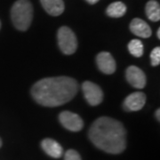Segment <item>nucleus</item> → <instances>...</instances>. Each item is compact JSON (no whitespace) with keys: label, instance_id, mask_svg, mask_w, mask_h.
I'll return each mask as SVG.
<instances>
[{"label":"nucleus","instance_id":"f3484780","mask_svg":"<svg viewBox=\"0 0 160 160\" xmlns=\"http://www.w3.org/2000/svg\"><path fill=\"white\" fill-rule=\"evenodd\" d=\"M64 160H81L79 154L74 149H69L64 156Z\"/></svg>","mask_w":160,"mask_h":160},{"label":"nucleus","instance_id":"9b49d317","mask_svg":"<svg viewBox=\"0 0 160 160\" xmlns=\"http://www.w3.org/2000/svg\"><path fill=\"white\" fill-rule=\"evenodd\" d=\"M41 146L46 154L49 155L52 158H59L62 156V147L61 146L60 143H58L56 141L52 139L47 138V139L43 140L41 142Z\"/></svg>","mask_w":160,"mask_h":160},{"label":"nucleus","instance_id":"aec40b11","mask_svg":"<svg viewBox=\"0 0 160 160\" xmlns=\"http://www.w3.org/2000/svg\"><path fill=\"white\" fill-rule=\"evenodd\" d=\"M157 37H158V38L159 39V38H160V29H158V33H157Z\"/></svg>","mask_w":160,"mask_h":160},{"label":"nucleus","instance_id":"0eeeda50","mask_svg":"<svg viewBox=\"0 0 160 160\" xmlns=\"http://www.w3.org/2000/svg\"><path fill=\"white\" fill-rule=\"evenodd\" d=\"M126 78L129 84L135 88L142 89L146 86V76L142 70L136 66H130L126 69Z\"/></svg>","mask_w":160,"mask_h":160},{"label":"nucleus","instance_id":"9d476101","mask_svg":"<svg viewBox=\"0 0 160 160\" xmlns=\"http://www.w3.org/2000/svg\"><path fill=\"white\" fill-rule=\"evenodd\" d=\"M130 30L133 35L143 38H148L152 33L149 24L139 18H135L130 23Z\"/></svg>","mask_w":160,"mask_h":160},{"label":"nucleus","instance_id":"a211bd4d","mask_svg":"<svg viewBox=\"0 0 160 160\" xmlns=\"http://www.w3.org/2000/svg\"><path fill=\"white\" fill-rule=\"evenodd\" d=\"M87 3H89L90 5H94V4H96L98 1H100V0H86Z\"/></svg>","mask_w":160,"mask_h":160},{"label":"nucleus","instance_id":"412c9836","mask_svg":"<svg viewBox=\"0 0 160 160\" xmlns=\"http://www.w3.org/2000/svg\"><path fill=\"white\" fill-rule=\"evenodd\" d=\"M1 146H2V141H1V139H0V148H1Z\"/></svg>","mask_w":160,"mask_h":160},{"label":"nucleus","instance_id":"20e7f679","mask_svg":"<svg viewBox=\"0 0 160 160\" xmlns=\"http://www.w3.org/2000/svg\"><path fill=\"white\" fill-rule=\"evenodd\" d=\"M57 38L59 47L64 54L70 55L77 51L78 48L77 37L69 27L66 26L61 27L58 30Z\"/></svg>","mask_w":160,"mask_h":160},{"label":"nucleus","instance_id":"39448f33","mask_svg":"<svg viewBox=\"0 0 160 160\" xmlns=\"http://www.w3.org/2000/svg\"><path fill=\"white\" fill-rule=\"evenodd\" d=\"M82 90L86 102L91 106H97L102 102L103 92L101 87L96 84L90 81H86L82 85Z\"/></svg>","mask_w":160,"mask_h":160},{"label":"nucleus","instance_id":"2eb2a0df","mask_svg":"<svg viewBox=\"0 0 160 160\" xmlns=\"http://www.w3.org/2000/svg\"><path fill=\"white\" fill-rule=\"evenodd\" d=\"M128 50L132 56L141 57L143 54V45L139 39H132L128 44Z\"/></svg>","mask_w":160,"mask_h":160},{"label":"nucleus","instance_id":"f8f14e48","mask_svg":"<svg viewBox=\"0 0 160 160\" xmlns=\"http://www.w3.org/2000/svg\"><path fill=\"white\" fill-rule=\"evenodd\" d=\"M43 8L52 16H59L64 12V3L62 0H40Z\"/></svg>","mask_w":160,"mask_h":160},{"label":"nucleus","instance_id":"f03ea898","mask_svg":"<svg viewBox=\"0 0 160 160\" xmlns=\"http://www.w3.org/2000/svg\"><path fill=\"white\" fill-rule=\"evenodd\" d=\"M89 138L98 149L109 154H119L126 148V131L123 124L109 117L99 118L92 123Z\"/></svg>","mask_w":160,"mask_h":160},{"label":"nucleus","instance_id":"6e6552de","mask_svg":"<svg viewBox=\"0 0 160 160\" xmlns=\"http://www.w3.org/2000/svg\"><path fill=\"white\" fill-rule=\"evenodd\" d=\"M146 102V94L142 92H135L126 98L123 107L127 111H138L142 109Z\"/></svg>","mask_w":160,"mask_h":160},{"label":"nucleus","instance_id":"1a4fd4ad","mask_svg":"<svg viewBox=\"0 0 160 160\" xmlns=\"http://www.w3.org/2000/svg\"><path fill=\"white\" fill-rule=\"evenodd\" d=\"M99 69L104 74H113L116 71V62L112 55L108 52H102L96 57Z\"/></svg>","mask_w":160,"mask_h":160},{"label":"nucleus","instance_id":"ddd939ff","mask_svg":"<svg viewBox=\"0 0 160 160\" xmlns=\"http://www.w3.org/2000/svg\"><path fill=\"white\" fill-rule=\"evenodd\" d=\"M126 12V6L122 2L111 3L106 9V13L109 17L120 18Z\"/></svg>","mask_w":160,"mask_h":160},{"label":"nucleus","instance_id":"4468645a","mask_svg":"<svg viewBox=\"0 0 160 160\" xmlns=\"http://www.w3.org/2000/svg\"><path fill=\"white\" fill-rule=\"evenodd\" d=\"M146 15L152 22H158L160 20V6L159 4L155 1L150 0L147 4L145 7Z\"/></svg>","mask_w":160,"mask_h":160},{"label":"nucleus","instance_id":"423d86ee","mask_svg":"<svg viewBox=\"0 0 160 160\" xmlns=\"http://www.w3.org/2000/svg\"><path fill=\"white\" fill-rule=\"evenodd\" d=\"M59 120L63 127L71 132L80 131L83 126L84 122L79 116L70 111H63L59 115Z\"/></svg>","mask_w":160,"mask_h":160},{"label":"nucleus","instance_id":"f257e3e1","mask_svg":"<svg viewBox=\"0 0 160 160\" xmlns=\"http://www.w3.org/2000/svg\"><path fill=\"white\" fill-rule=\"evenodd\" d=\"M78 82L69 77L46 78L38 81L31 88L35 101L45 107H58L76 96Z\"/></svg>","mask_w":160,"mask_h":160},{"label":"nucleus","instance_id":"6ab92c4d","mask_svg":"<svg viewBox=\"0 0 160 160\" xmlns=\"http://www.w3.org/2000/svg\"><path fill=\"white\" fill-rule=\"evenodd\" d=\"M159 113H160V109H157V111H156V118L158 119V121H159L160 118H159Z\"/></svg>","mask_w":160,"mask_h":160},{"label":"nucleus","instance_id":"dca6fc26","mask_svg":"<svg viewBox=\"0 0 160 160\" xmlns=\"http://www.w3.org/2000/svg\"><path fill=\"white\" fill-rule=\"evenodd\" d=\"M150 60L152 66H158L160 63V47H155L150 53Z\"/></svg>","mask_w":160,"mask_h":160},{"label":"nucleus","instance_id":"4be33fe9","mask_svg":"<svg viewBox=\"0 0 160 160\" xmlns=\"http://www.w3.org/2000/svg\"><path fill=\"white\" fill-rule=\"evenodd\" d=\"M0 28H1V22H0Z\"/></svg>","mask_w":160,"mask_h":160},{"label":"nucleus","instance_id":"7ed1b4c3","mask_svg":"<svg viewBox=\"0 0 160 160\" xmlns=\"http://www.w3.org/2000/svg\"><path fill=\"white\" fill-rule=\"evenodd\" d=\"M11 19L14 27L21 31L29 29L33 19V6L29 0H18L11 9Z\"/></svg>","mask_w":160,"mask_h":160}]
</instances>
